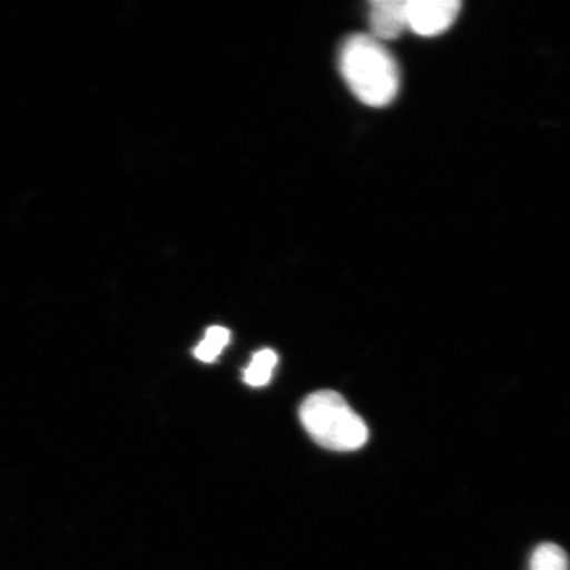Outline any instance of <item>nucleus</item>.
Wrapping results in <instances>:
<instances>
[{
	"instance_id": "0eeeda50",
	"label": "nucleus",
	"mask_w": 570,
	"mask_h": 570,
	"mask_svg": "<svg viewBox=\"0 0 570 570\" xmlns=\"http://www.w3.org/2000/svg\"><path fill=\"white\" fill-rule=\"evenodd\" d=\"M530 570H569V558L561 547L544 543L531 556Z\"/></svg>"
},
{
	"instance_id": "39448f33",
	"label": "nucleus",
	"mask_w": 570,
	"mask_h": 570,
	"mask_svg": "<svg viewBox=\"0 0 570 570\" xmlns=\"http://www.w3.org/2000/svg\"><path fill=\"white\" fill-rule=\"evenodd\" d=\"M277 365V354L271 348L255 353L252 362L245 368L244 381L248 386L263 387L269 383Z\"/></svg>"
},
{
	"instance_id": "7ed1b4c3",
	"label": "nucleus",
	"mask_w": 570,
	"mask_h": 570,
	"mask_svg": "<svg viewBox=\"0 0 570 570\" xmlns=\"http://www.w3.org/2000/svg\"><path fill=\"white\" fill-rule=\"evenodd\" d=\"M461 6L458 0H409L407 28L424 38L443 33L458 19Z\"/></svg>"
},
{
	"instance_id": "20e7f679",
	"label": "nucleus",
	"mask_w": 570,
	"mask_h": 570,
	"mask_svg": "<svg viewBox=\"0 0 570 570\" xmlns=\"http://www.w3.org/2000/svg\"><path fill=\"white\" fill-rule=\"evenodd\" d=\"M402 0H375L370 4V28L376 40H394L407 28Z\"/></svg>"
},
{
	"instance_id": "f03ea898",
	"label": "nucleus",
	"mask_w": 570,
	"mask_h": 570,
	"mask_svg": "<svg viewBox=\"0 0 570 570\" xmlns=\"http://www.w3.org/2000/svg\"><path fill=\"white\" fill-rule=\"evenodd\" d=\"M302 424L320 446L333 452L358 451L368 440V428L338 392H313L302 404Z\"/></svg>"
},
{
	"instance_id": "f257e3e1",
	"label": "nucleus",
	"mask_w": 570,
	"mask_h": 570,
	"mask_svg": "<svg viewBox=\"0 0 570 570\" xmlns=\"http://www.w3.org/2000/svg\"><path fill=\"white\" fill-rule=\"evenodd\" d=\"M340 70L353 95L367 106L390 105L401 88L394 57L370 35H354L344 42Z\"/></svg>"
},
{
	"instance_id": "423d86ee",
	"label": "nucleus",
	"mask_w": 570,
	"mask_h": 570,
	"mask_svg": "<svg viewBox=\"0 0 570 570\" xmlns=\"http://www.w3.org/2000/svg\"><path fill=\"white\" fill-rule=\"evenodd\" d=\"M230 332L224 326L214 325L208 327L205 337L195 347L194 354L198 361L212 363L217 361L224 348L229 345Z\"/></svg>"
}]
</instances>
